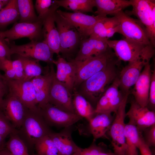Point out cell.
Wrapping results in <instances>:
<instances>
[{
    "instance_id": "cell-8",
    "label": "cell",
    "mask_w": 155,
    "mask_h": 155,
    "mask_svg": "<svg viewBox=\"0 0 155 155\" xmlns=\"http://www.w3.org/2000/svg\"><path fill=\"white\" fill-rule=\"evenodd\" d=\"M55 20L59 35L60 53L63 55L69 56L80 45L82 39L75 27L56 11Z\"/></svg>"
},
{
    "instance_id": "cell-12",
    "label": "cell",
    "mask_w": 155,
    "mask_h": 155,
    "mask_svg": "<svg viewBox=\"0 0 155 155\" xmlns=\"http://www.w3.org/2000/svg\"><path fill=\"white\" fill-rule=\"evenodd\" d=\"M40 109L44 120L49 126L64 128L72 126L82 119L76 113L62 110L49 103Z\"/></svg>"
},
{
    "instance_id": "cell-41",
    "label": "cell",
    "mask_w": 155,
    "mask_h": 155,
    "mask_svg": "<svg viewBox=\"0 0 155 155\" xmlns=\"http://www.w3.org/2000/svg\"><path fill=\"white\" fill-rule=\"evenodd\" d=\"M11 55L9 47L4 40L0 38V59L11 60Z\"/></svg>"
},
{
    "instance_id": "cell-15",
    "label": "cell",
    "mask_w": 155,
    "mask_h": 155,
    "mask_svg": "<svg viewBox=\"0 0 155 155\" xmlns=\"http://www.w3.org/2000/svg\"><path fill=\"white\" fill-rule=\"evenodd\" d=\"M55 73L51 84L48 103L62 110L75 113L71 92L57 80Z\"/></svg>"
},
{
    "instance_id": "cell-3",
    "label": "cell",
    "mask_w": 155,
    "mask_h": 155,
    "mask_svg": "<svg viewBox=\"0 0 155 155\" xmlns=\"http://www.w3.org/2000/svg\"><path fill=\"white\" fill-rule=\"evenodd\" d=\"M108 47L114 51L115 55L119 60L129 62L139 60L150 61L154 54V47L151 45L145 44L125 38L109 40Z\"/></svg>"
},
{
    "instance_id": "cell-7",
    "label": "cell",
    "mask_w": 155,
    "mask_h": 155,
    "mask_svg": "<svg viewBox=\"0 0 155 155\" xmlns=\"http://www.w3.org/2000/svg\"><path fill=\"white\" fill-rule=\"evenodd\" d=\"M113 16H115L118 21V33L122 35L125 38L151 45L144 26L139 20L131 17L123 10Z\"/></svg>"
},
{
    "instance_id": "cell-44",
    "label": "cell",
    "mask_w": 155,
    "mask_h": 155,
    "mask_svg": "<svg viewBox=\"0 0 155 155\" xmlns=\"http://www.w3.org/2000/svg\"><path fill=\"white\" fill-rule=\"evenodd\" d=\"M5 139L0 135V150L5 147L6 142Z\"/></svg>"
},
{
    "instance_id": "cell-46",
    "label": "cell",
    "mask_w": 155,
    "mask_h": 155,
    "mask_svg": "<svg viewBox=\"0 0 155 155\" xmlns=\"http://www.w3.org/2000/svg\"><path fill=\"white\" fill-rule=\"evenodd\" d=\"M9 0H0V13L2 9L8 3Z\"/></svg>"
},
{
    "instance_id": "cell-16",
    "label": "cell",
    "mask_w": 155,
    "mask_h": 155,
    "mask_svg": "<svg viewBox=\"0 0 155 155\" xmlns=\"http://www.w3.org/2000/svg\"><path fill=\"white\" fill-rule=\"evenodd\" d=\"M126 116L129 119V123L140 130L144 129L155 124V113L147 106H142L134 100L131 102Z\"/></svg>"
},
{
    "instance_id": "cell-40",
    "label": "cell",
    "mask_w": 155,
    "mask_h": 155,
    "mask_svg": "<svg viewBox=\"0 0 155 155\" xmlns=\"http://www.w3.org/2000/svg\"><path fill=\"white\" fill-rule=\"evenodd\" d=\"M146 134V143L149 147L155 145V124L149 127Z\"/></svg>"
},
{
    "instance_id": "cell-31",
    "label": "cell",
    "mask_w": 155,
    "mask_h": 155,
    "mask_svg": "<svg viewBox=\"0 0 155 155\" xmlns=\"http://www.w3.org/2000/svg\"><path fill=\"white\" fill-rule=\"evenodd\" d=\"M17 131L9 135L6 148L12 155H30L27 147L17 134Z\"/></svg>"
},
{
    "instance_id": "cell-36",
    "label": "cell",
    "mask_w": 155,
    "mask_h": 155,
    "mask_svg": "<svg viewBox=\"0 0 155 155\" xmlns=\"http://www.w3.org/2000/svg\"><path fill=\"white\" fill-rule=\"evenodd\" d=\"M53 2L51 0H36L35 7L39 15L38 18L41 17L48 11Z\"/></svg>"
},
{
    "instance_id": "cell-30",
    "label": "cell",
    "mask_w": 155,
    "mask_h": 155,
    "mask_svg": "<svg viewBox=\"0 0 155 155\" xmlns=\"http://www.w3.org/2000/svg\"><path fill=\"white\" fill-rule=\"evenodd\" d=\"M18 59L21 61L24 71L25 78L24 80H31L34 77L41 75L43 69L39 61L20 56Z\"/></svg>"
},
{
    "instance_id": "cell-20",
    "label": "cell",
    "mask_w": 155,
    "mask_h": 155,
    "mask_svg": "<svg viewBox=\"0 0 155 155\" xmlns=\"http://www.w3.org/2000/svg\"><path fill=\"white\" fill-rule=\"evenodd\" d=\"M152 73L149 62L144 67L132 91L134 100L143 106H148Z\"/></svg>"
},
{
    "instance_id": "cell-1",
    "label": "cell",
    "mask_w": 155,
    "mask_h": 155,
    "mask_svg": "<svg viewBox=\"0 0 155 155\" xmlns=\"http://www.w3.org/2000/svg\"><path fill=\"white\" fill-rule=\"evenodd\" d=\"M117 63L113 59L105 68L82 83L79 93L90 102L96 104L110 84L119 76Z\"/></svg>"
},
{
    "instance_id": "cell-17",
    "label": "cell",
    "mask_w": 155,
    "mask_h": 155,
    "mask_svg": "<svg viewBox=\"0 0 155 155\" xmlns=\"http://www.w3.org/2000/svg\"><path fill=\"white\" fill-rule=\"evenodd\" d=\"M149 62L139 60L129 62L122 69L118 76L120 91L124 93L129 92V89L135 84L144 67Z\"/></svg>"
},
{
    "instance_id": "cell-38",
    "label": "cell",
    "mask_w": 155,
    "mask_h": 155,
    "mask_svg": "<svg viewBox=\"0 0 155 155\" xmlns=\"http://www.w3.org/2000/svg\"><path fill=\"white\" fill-rule=\"evenodd\" d=\"M8 93L7 80L0 72V109L3 111L4 99L3 97Z\"/></svg>"
},
{
    "instance_id": "cell-21",
    "label": "cell",
    "mask_w": 155,
    "mask_h": 155,
    "mask_svg": "<svg viewBox=\"0 0 155 155\" xmlns=\"http://www.w3.org/2000/svg\"><path fill=\"white\" fill-rule=\"evenodd\" d=\"M57 60L53 64L57 67L55 76L57 80L63 84L71 92L74 87L75 68L71 60L67 61L63 57L58 55Z\"/></svg>"
},
{
    "instance_id": "cell-35",
    "label": "cell",
    "mask_w": 155,
    "mask_h": 155,
    "mask_svg": "<svg viewBox=\"0 0 155 155\" xmlns=\"http://www.w3.org/2000/svg\"><path fill=\"white\" fill-rule=\"evenodd\" d=\"M0 70L4 72V75L7 80L15 79L12 61L6 58L0 59Z\"/></svg>"
},
{
    "instance_id": "cell-24",
    "label": "cell",
    "mask_w": 155,
    "mask_h": 155,
    "mask_svg": "<svg viewBox=\"0 0 155 155\" xmlns=\"http://www.w3.org/2000/svg\"><path fill=\"white\" fill-rule=\"evenodd\" d=\"M97 8L94 13L100 17L105 18L108 15H113L125 8L131 6L130 0H94Z\"/></svg>"
},
{
    "instance_id": "cell-26",
    "label": "cell",
    "mask_w": 155,
    "mask_h": 155,
    "mask_svg": "<svg viewBox=\"0 0 155 155\" xmlns=\"http://www.w3.org/2000/svg\"><path fill=\"white\" fill-rule=\"evenodd\" d=\"M73 103L76 114L89 121L96 114L91 103L79 93L75 92Z\"/></svg>"
},
{
    "instance_id": "cell-13",
    "label": "cell",
    "mask_w": 155,
    "mask_h": 155,
    "mask_svg": "<svg viewBox=\"0 0 155 155\" xmlns=\"http://www.w3.org/2000/svg\"><path fill=\"white\" fill-rule=\"evenodd\" d=\"M8 94L19 99L27 108L37 110L39 108L36 102V92L31 80H7Z\"/></svg>"
},
{
    "instance_id": "cell-2",
    "label": "cell",
    "mask_w": 155,
    "mask_h": 155,
    "mask_svg": "<svg viewBox=\"0 0 155 155\" xmlns=\"http://www.w3.org/2000/svg\"><path fill=\"white\" fill-rule=\"evenodd\" d=\"M44 120L40 109L31 110L27 108L21 127L17 133L28 149L34 146L36 143L52 131Z\"/></svg>"
},
{
    "instance_id": "cell-23",
    "label": "cell",
    "mask_w": 155,
    "mask_h": 155,
    "mask_svg": "<svg viewBox=\"0 0 155 155\" xmlns=\"http://www.w3.org/2000/svg\"><path fill=\"white\" fill-rule=\"evenodd\" d=\"M114 117L111 113H108L96 114L89 121V131L94 141L97 139L106 137Z\"/></svg>"
},
{
    "instance_id": "cell-32",
    "label": "cell",
    "mask_w": 155,
    "mask_h": 155,
    "mask_svg": "<svg viewBox=\"0 0 155 155\" xmlns=\"http://www.w3.org/2000/svg\"><path fill=\"white\" fill-rule=\"evenodd\" d=\"M38 155H60L53 141L49 135L38 141L34 146Z\"/></svg>"
},
{
    "instance_id": "cell-14",
    "label": "cell",
    "mask_w": 155,
    "mask_h": 155,
    "mask_svg": "<svg viewBox=\"0 0 155 155\" xmlns=\"http://www.w3.org/2000/svg\"><path fill=\"white\" fill-rule=\"evenodd\" d=\"M56 12L77 30L82 40L89 36L96 24L104 18L81 12H69L57 10Z\"/></svg>"
},
{
    "instance_id": "cell-39",
    "label": "cell",
    "mask_w": 155,
    "mask_h": 155,
    "mask_svg": "<svg viewBox=\"0 0 155 155\" xmlns=\"http://www.w3.org/2000/svg\"><path fill=\"white\" fill-rule=\"evenodd\" d=\"M12 64L15 75V79L24 80L25 74L21 61L18 59L12 61Z\"/></svg>"
},
{
    "instance_id": "cell-43",
    "label": "cell",
    "mask_w": 155,
    "mask_h": 155,
    "mask_svg": "<svg viewBox=\"0 0 155 155\" xmlns=\"http://www.w3.org/2000/svg\"><path fill=\"white\" fill-rule=\"evenodd\" d=\"M138 149L141 155H153L150 147L146 143L144 138L140 135Z\"/></svg>"
},
{
    "instance_id": "cell-48",
    "label": "cell",
    "mask_w": 155,
    "mask_h": 155,
    "mask_svg": "<svg viewBox=\"0 0 155 155\" xmlns=\"http://www.w3.org/2000/svg\"><path fill=\"white\" fill-rule=\"evenodd\" d=\"M38 155L37 154H36V155Z\"/></svg>"
},
{
    "instance_id": "cell-5",
    "label": "cell",
    "mask_w": 155,
    "mask_h": 155,
    "mask_svg": "<svg viewBox=\"0 0 155 155\" xmlns=\"http://www.w3.org/2000/svg\"><path fill=\"white\" fill-rule=\"evenodd\" d=\"M132 9L125 12L136 16L144 26L151 45H155V1L130 0Z\"/></svg>"
},
{
    "instance_id": "cell-19",
    "label": "cell",
    "mask_w": 155,
    "mask_h": 155,
    "mask_svg": "<svg viewBox=\"0 0 155 155\" xmlns=\"http://www.w3.org/2000/svg\"><path fill=\"white\" fill-rule=\"evenodd\" d=\"M27 108L17 98L8 94L4 99L2 111L13 126L16 129H19Z\"/></svg>"
},
{
    "instance_id": "cell-10",
    "label": "cell",
    "mask_w": 155,
    "mask_h": 155,
    "mask_svg": "<svg viewBox=\"0 0 155 155\" xmlns=\"http://www.w3.org/2000/svg\"><path fill=\"white\" fill-rule=\"evenodd\" d=\"M41 20L32 23L16 22L12 27L5 31H0V38L6 42L27 37L31 41H39L43 37Z\"/></svg>"
},
{
    "instance_id": "cell-18",
    "label": "cell",
    "mask_w": 155,
    "mask_h": 155,
    "mask_svg": "<svg viewBox=\"0 0 155 155\" xmlns=\"http://www.w3.org/2000/svg\"><path fill=\"white\" fill-rule=\"evenodd\" d=\"M108 39L89 37L82 40L80 49L75 58V61H83L90 57L103 54L109 49Z\"/></svg>"
},
{
    "instance_id": "cell-25",
    "label": "cell",
    "mask_w": 155,
    "mask_h": 155,
    "mask_svg": "<svg viewBox=\"0 0 155 155\" xmlns=\"http://www.w3.org/2000/svg\"><path fill=\"white\" fill-rule=\"evenodd\" d=\"M136 126L128 122L126 124L125 137L126 155H138V146L140 136Z\"/></svg>"
},
{
    "instance_id": "cell-22",
    "label": "cell",
    "mask_w": 155,
    "mask_h": 155,
    "mask_svg": "<svg viewBox=\"0 0 155 155\" xmlns=\"http://www.w3.org/2000/svg\"><path fill=\"white\" fill-rule=\"evenodd\" d=\"M71 127L64 128L58 133L52 131L49 135L60 155H73L80 147L72 139Z\"/></svg>"
},
{
    "instance_id": "cell-6",
    "label": "cell",
    "mask_w": 155,
    "mask_h": 155,
    "mask_svg": "<svg viewBox=\"0 0 155 155\" xmlns=\"http://www.w3.org/2000/svg\"><path fill=\"white\" fill-rule=\"evenodd\" d=\"M129 93V92L125 94L108 131L113 153L115 155H126L125 120L126 117V106Z\"/></svg>"
},
{
    "instance_id": "cell-28",
    "label": "cell",
    "mask_w": 155,
    "mask_h": 155,
    "mask_svg": "<svg viewBox=\"0 0 155 155\" xmlns=\"http://www.w3.org/2000/svg\"><path fill=\"white\" fill-rule=\"evenodd\" d=\"M20 19L17 0H9L0 13V28H3Z\"/></svg>"
},
{
    "instance_id": "cell-37",
    "label": "cell",
    "mask_w": 155,
    "mask_h": 155,
    "mask_svg": "<svg viewBox=\"0 0 155 155\" xmlns=\"http://www.w3.org/2000/svg\"><path fill=\"white\" fill-rule=\"evenodd\" d=\"M154 109L155 106V70L152 71L149 93L148 105Z\"/></svg>"
},
{
    "instance_id": "cell-4",
    "label": "cell",
    "mask_w": 155,
    "mask_h": 155,
    "mask_svg": "<svg viewBox=\"0 0 155 155\" xmlns=\"http://www.w3.org/2000/svg\"><path fill=\"white\" fill-rule=\"evenodd\" d=\"M110 49V48L101 55L90 57L83 61L71 60L75 68L74 87L80 85L106 66L115 55Z\"/></svg>"
},
{
    "instance_id": "cell-42",
    "label": "cell",
    "mask_w": 155,
    "mask_h": 155,
    "mask_svg": "<svg viewBox=\"0 0 155 155\" xmlns=\"http://www.w3.org/2000/svg\"><path fill=\"white\" fill-rule=\"evenodd\" d=\"M118 32L119 27L118 25L116 27L106 29L93 37L108 40V38L112 36L115 33H118Z\"/></svg>"
},
{
    "instance_id": "cell-47",
    "label": "cell",
    "mask_w": 155,
    "mask_h": 155,
    "mask_svg": "<svg viewBox=\"0 0 155 155\" xmlns=\"http://www.w3.org/2000/svg\"><path fill=\"white\" fill-rule=\"evenodd\" d=\"M98 155H115L113 152H106L104 150L101 152Z\"/></svg>"
},
{
    "instance_id": "cell-27",
    "label": "cell",
    "mask_w": 155,
    "mask_h": 155,
    "mask_svg": "<svg viewBox=\"0 0 155 155\" xmlns=\"http://www.w3.org/2000/svg\"><path fill=\"white\" fill-rule=\"evenodd\" d=\"M59 7L73 11L83 13L93 12L95 7L94 0H55Z\"/></svg>"
},
{
    "instance_id": "cell-33",
    "label": "cell",
    "mask_w": 155,
    "mask_h": 155,
    "mask_svg": "<svg viewBox=\"0 0 155 155\" xmlns=\"http://www.w3.org/2000/svg\"><path fill=\"white\" fill-rule=\"evenodd\" d=\"M118 24V20L115 16L105 17L96 24L89 37H94L100 32L108 28L116 27Z\"/></svg>"
},
{
    "instance_id": "cell-45",
    "label": "cell",
    "mask_w": 155,
    "mask_h": 155,
    "mask_svg": "<svg viewBox=\"0 0 155 155\" xmlns=\"http://www.w3.org/2000/svg\"><path fill=\"white\" fill-rule=\"evenodd\" d=\"M0 155H12L5 147L0 150Z\"/></svg>"
},
{
    "instance_id": "cell-34",
    "label": "cell",
    "mask_w": 155,
    "mask_h": 155,
    "mask_svg": "<svg viewBox=\"0 0 155 155\" xmlns=\"http://www.w3.org/2000/svg\"><path fill=\"white\" fill-rule=\"evenodd\" d=\"M17 130L0 109V135L5 138L11 133Z\"/></svg>"
},
{
    "instance_id": "cell-29",
    "label": "cell",
    "mask_w": 155,
    "mask_h": 155,
    "mask_svg": "<svg viewBox=\"0 0 155 155\" xmlns=\"http://www.w3.org/2000/svg\"><path fill=\"white\" fill-rule=\"evenodd\" d=\"M17 1L20 15L19 22L32 23L39 20L35 13L32 0H18Z\"/></svg>"
},
{
    "instance_id": "cell-11",
    "label": "cell",
    "mask_w": 155,
    "mask_h": 155,
    "mask_svg": "<svg viewBox=\"0 0 155 155\" xmlns=\"http://www.w3.org/2000/svg\"><path fill=\"white\" fill-rule=\"evenodd\" d=\"M59 7L54 0L48 11L40 18L42 21L43 37L44 42L54 53L58 55L60 52L59 35L55 24V14Z\"/></svg>"
},
{
    "instance_id": "cell-9",
    "label": "cell",
    "mask_w": 155,
    "mask_h": 155,
    "mask_svg": "<svg viewBox=\"0 0 155 155\" xmlns=\"http://www.w3.org/2000/svg\"><path fill=\"white\" fill-rule=\"evenodd\" d=\"M11 55L16 54L20 56L31 58L53 64L54 54L48 45L43 41H31L27 44L17 45L9 44Z\"/></svg>"
}]
</instances>
